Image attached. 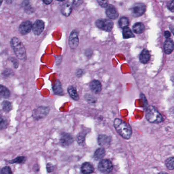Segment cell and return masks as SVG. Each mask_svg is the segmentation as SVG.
<instances>
[{"instance_id":"6da1fadb","label":"cell","mask_w":174,"mask_h":174,"mask_svg":"<svg viewBox=\"0 0 174 174\" xmlns=\"http://www.w3.org/2000/svg\"><path fill=\"white\" fill-rule=\"evenodd\" d=\"M113 123L116 131L122 137L126 139L130 138L132 135V129L128 123L118 118L114 120Z\"/></svg>"},{"instance_id":"7a4b0ae2","label":"cell","mask_w":174,"mask_h":174,"mask_svg":"<svg viewBox=\"0 0 174 174\" xmlns=\"http://www.w3.org/2000/svg\"><path fill=\"white\" fill-rule=\"evenodd\" d=\"M11 45L13 48L16 56L22 60L26 59V52L24 45H22L19 39L17 38H13L11 41Z\"/></svg>"},{"instance_id":"3957f363","label":"cell","mask_w":174,"mask_h":174,"mask_svg":"<svg viewBox=\"0 0 174 174\" xmlns=\"http://www.w3.org/2000/svg\"><path fill=\"white\" fill-rule=\"evenodd\" d=\"M146 118L149 122L152 123H160L163 121L160 113L153 106L148 107L146 110Z\"/></svg>"},{"instance_id":"277c9868","label":"cell","mask_w":174,"mask_h":174,"mask_svg":"<svg viewBox=\"0 0 174 174\" xmlns=\"http://www.w3.org/2000/svg\"><path fill=\"white\" fill-rule=\"evenodd\" d=\"M95 24L98 28L107 32L111 31L113 27V23L112 21L106 19H98Z\"/></svg>"},{"instance_id":"5b68a950","label":"cell","mask_w":174,"mask_h":174,"mask_svg":"<svg viewBox=\"0 0 174 174\" xmlns=\"http://www.w3.org/2000/svg\"><path fill=\"white\" fill-rule=\"evenodd\" d=\"M113 166L111 161L107 159L102 160L98 165V169L103 173H109L112 170Z\"/></svg>"},{"instance_id":"8992f818","label":"cell","mask_w":174,"mask_h":174,"mask_svg":"<svg viewBox=\"0 0 174 174\" xmlns=\"http://www.w3.org/2000/svg\"><path fill=\"white\" fill-rule=\"evenodd\" d=\"M49 108L47 107L40 106L34 111V118L36 120H39L47 116L49 113Z\"/></svg>"},{"instance_id":"52a82bcc","label":"cell","mask_w":174,"mask_h":174,"mask_svg":"<svg viewBox=\"0 0 174 174\" xmlns=\"http://www.w3.org/2000/svg\"><path fill=\"white\" fill-rule=\"evenodd\" d=\"M146 6L142 3L135 4L132 9V13L133 16L139 17L143 15L146 11Z\"/></svg>"},{"instance_id":"ba28073f","label":"cell","mask_w":174,"mask_h":174,"mask_svg":"<svg viewBox=\"0 0 174 174\" xmlns=\"http://www.w3.org/2000/svg\"><path fill=\"white\" fill-rule=\"evenodd\" d=\"M69 45L71 49H75L77 48L79 44L78 33L76 31H73L69 36Z\"/></svg>"},{"instance_id":"9c48e42d","label":"cell","mask_w":174,"mask_h":174,"mask_svg":"<svg viewBox=\"0 0 174 174\" xmlns=\"http://www.w3.org/2000/svg\"><path fill=\"white\" fill-rule=\"evenodd\" d=\"M45 28V24L43 21L41 20H37L32 25V30L34 34L38 35L43 31Z\"/></svg>"},{"instance_id":"30bf717a","label":"cell","mask_w":174,"mask_h":174,"mask_svg":"<svg viewBox=\"0 0 174 174\" xmlns=\"http://www.w3.org/2000/svg\"><path fill=\"white\" fill-rule=\"evenodd\" d=\"M32 29V22L30 21H26L22 22L19 27V31L22 35H25L31 31Z\"/></svg>"},{"instance_id":"8fae6325","label":"cell","mask_w":174,"mask_h":174,"mask_svg":"<svg viewBox=\"0 0 174 174\" xmlns=\"http://www.w3.org/2000/svg\"><path fill=\"white\" fill-rule=\"evenodd\" d=\"M60 142L64 147L69 146L73 142V139L71 135L68 133H62L60 139Z\"/></svg>"},{"instance_id":"7c38bea8","label":"cell","mask_w":174,"mask_h":174,"mask_svg":"<svg viewBox=\"0 0 174 174\" xmlns=\"http://www.w3.org/2000/svg\"><path fill=\"white\" fill-rule=\"evenodd\" d=\"M107 6L108 7L107 8L106 11L107 16L111 19H116L118 16V11L116 10V8L111 5H109Z\"/></svg>"},{"instance_id":"4fadbf2b","label":"cell","mask_w":174,"mask_h":174,"mask_svg":"<svg viewBox=\"0 0 174 174\" xmlns=\"http://www.w3.org/2000/svg\"><path fill=\"white\" fill-rule=\"evenodd\" d=\"M98 144L103 147H107L110 144V137L107 136L106 135H100L98 137Z\"/></svg>"},{"instance_id":"5bb4252c","label":"cell","mask_w":174,"mask_h":174,"mask_svg":"<svg viewBox=\"0 0 174 174\" xmlns=\"http://www.w3.org/2000/svg\"><path fill=\"white\" fill-rule=\"evenodd\" d=\"M90 88L93 92L95 94H98L101 92L102 90L101 83L98 80H94L90 83Z\"/></svg>"},{"instance_id":"9a60e30c","label":"cell","mask_w":174,"mask_h":174,"mask_svg":"<svg viewBox=\"0 0 174 174\" xmlns=\"http://www.w3.org/2000/svg\"><path fill=\"white\" fill-rule=\"evenodd\" d=\"M174 49V43L172 40L168 39L165 41L164 43V50L167 54H170L172 52Z\"/></svg>"},{"instance_id":"2e32d148","label":"cell","mask_w":174,"mask_h":174,"mask_svg":"<svg viewBox=\"0 0 174 174\" xmlns=\"http://www.w3.org/2000/svg\"><path fill=\"white\" fill-rule=\"evenodd\" d=\"M61 13L66 17H69L72 11V5L70 3H66L62 7Z\"/></svg>"},{"instance_id":"e0dca14e","label":"cell","mask_w":174,"mask_h":174,"mask_svg":"<svg viewBox=\"0 0 174 174\" xmlns=\"http://www.w3.org/2000/svg\"><path fill=\"white\" fill-rule=\"evenodd\" d=\"M150 59V53L147 50L144 49L139 56V60L142 64H147Z\"/></svg>"},{"instance_id":"ac0fdd59","label":"cell","mask_w":174,"mask_h":174,"mask_svg":"<svg viewBox=\"0 0 174 174\" xmlns=\"http://www.w3.org/2000/svg\"><path fill=\"white\" fill-rule=\"evenodd\" d=\"M94 170V167L90 163H84L81 167V171L83 174H91Z\"/></svg>"},{"instance_id":"d6986e66","label":"cell","mask_w":174,"mask_h":174,"mask_svg":"<svg viewBox=\"0 0 174 174\" xmlns=\"http://www.w3.org/2000/svg\"><path fill=\"white\" fill-rule=\"evenodd\" d=\"M144 25L142 22H137L133 27V32L135 33L140 34L144 31Z\"/></svg>"},{"instance_id":"ffe728a7","label":"cell","mask_w":174,"mask_h":174,"mask_svg":"<svg viewBox=\"0 0 174 174\" xmlns=\"http://www.w3.org/2000/svg\"><path fill=\"white\" fill-rule=\"evenodd\" d=\"M68 93L70 97L75 101H78L79 100L78 94L77 93V90L73 86H69L67 89Z\"/></svg>"},{"instance_id":"44dd1931","label":"cell","mask_w":174,"mask_h":174,"mask_svg":"<svg viewBox=\"0 0 174 174\" xmlns=\"http://www.w3.org/2000/svg\"><path fill=\"white\" fill-rule=\"evenodd\" d=\"M53 91L54 93L58 95H63V90L62 88L61 84L59 81H57L54 86H53Z\"/></svg>"},{"instance_id":"7402d4cb","label":"cell","mask_w":174,"mask_h":174,"mask_svg":"<svg viewBox=\"0 0 174 174\" xmlns=\"http://www.w3.org/2000/svg\"><path fill=\"white\" fill-rule=\"evenodd\" d=\"M10 95V92L5 86L0 85V96L4 98H8Z\"/></svg>"},{"instance_id":"603a6c76","label":"cell","mask_w":174,"mask_h":174,"mask_svg":"<svg viewBox=\"0 0 174 174\" xmlns=\"http://www.w3.org/2000/svg\"><path fill=\"white\" fill-rule=\"evenodd\" d=\"M105 149L103 148H99L96 151L94 154V157L95 159L99 160L103 158L105 155Z\"/></svg>"},{"instance_id":"cb8c5ba5","label":"cell","mask_w":174,"mask_h":174,"mask_svg":"<svg viewBox=\"0 0 174 174\" xmlns=\"http://www.w3.org/2000/svg\"><path fill=\"white\" fill-rule=\"evenodd\" d=\"M123 37L124 38H132L134 37V35L133 33L132 32L131 29L128 28V27L123 28Z\"/></svg>"},{"instance_id":"d4e9b609","label":"cell","mask_w":174,"mask_h":174,"mask_svg":"<svg viewBox=\"0 0 174 174\" xmlns=\"http://www.w3.org/2000/svg\"><path fill=\"white\" fill-rule=\"evenodd\" d=\"M22 7L24 8L25 10L27 13H30L33 12V9L30 5V2L29 0H25L22 3Z\"/></svg>"},{"instance_id":"484cf974","label":"cell","mask_w":174,"mask_h":174,"mask_svg":"<svg viewBox=\"0 0 174 174\" xmlns=\"http://www.w3.org/2000/svg\"><path fill=\"white\" fill-rule=\"evenodd\" d=\"M2 107L3 110L6 112H9L12 110V106L11 103L8 101H4L2 103Z\"/></svg>"},{"instance_id":"4316f807","label":"cell","mask_w":174,"mask_h":174,"mask_svg":"<svg viewBox=\"0 0 174 174\" xmlns=\"http://www.w3.org/2000/svg\"><path fill=\"white\" fill-rule=\"evenodd\" d=\"M119 26L121 28H123L127 27L129 25V19L126 17H122L121 18L118 22Z\"/></svg>"},{"instance_id":"83f0119b","label":"cell","mask_w":174,"mask_h":174,"mask_svg":"<svg viewBox=\"0 0 174 174\" xmlns=\"http://www.w3.org/2000/svg\"><path fill=\"white\" fill-rule=\"evenodd\" d=\"M174 158L170 157L167 159L165 161V165L167 166V168L170 170H173L174 168Z\"/></svg>"},{"instance_id":"f1b7e54d","label":"cell","mask_w":174,"mask_h":174,"mask_svg":"<svg viewBox=\"0 0 174 174\" xmlns=\"http://www.w3.org/2000/svg\"><path fill=\"white\" fill-rule=\"evenodd\" d=\"M8 121L6 118L0 116V129H5L7 127Z\"/></svg>"},{"instance_id":"f546056e","label":"cell","mask_w":174,"mask_h":174,"mask_svg":"<svg viewBox=\"0 0 174 174\" xmlns=\"http://www.w3.org/2000/svg\"><path fill=\"white\" fill-rule=\"evenodd\" d=\"M25 161H26V157L22 156V157H17L15 159L11 160L10 163H21L24 162Z\"/></svg>"},{"instance_id":"4dcf8cb0","label":"cell","mask_w":174,"mask_h":174,"mask_svg":"<svg viewBox=\"0 0 174 174\" xmlns=\"http://www.w3.org/2000/svg\"><path fill=\"white\" fill-rule=\"evenodd\" d=\"M97 1L98 3L102 7H106L108 5V0H97Z\"/></svg>"},{"instance_id":"1f68e13d","label":"cell","mask_w":174,"mask_h":174,"mask_svg":"<svg viewBox=\"0 0 174 174\" xmlns=\"http://www.w3.org/2000/svg\"><path fill=\"white\" fill-rule=\"evenodd\" d=\"M1 173L2 174H12V172L11 171V168L9 167H5L2 168L1 170Z\"/></svg>"},{"instance_id":"d6a6232c","label":"cell","mask_w":174,"mask_h":174,"mask_svg":"<svg viewBox=\"0 0 174 174\" xmlns=\"http://www.w3.org/2000/svg\"><path fill=\"white\" fill-rule=\"evenodd\" d=\"M86 100L88 101L89 103H95L96 101V99L94 97V96L90 95H88V96L86 97Z\"/></svg>"},{"instance_id":"836d02e7","label":"cell","mask_w":174,"mask_h":174,"mask_svg":"<svg viewBox=\"0 0 174 174\" xmlns=\"http://www.w3.org/2000/svg\"><path fill=\"white\" fill-rule=\"evenodd\" d=\"M83 3V0H74L73 5L75 7H77L81 5Z\"/></svg>"},{"instance_id":"e575fe53","label":"cell","mask_w":174,"mask_h":174,"mask_svg":"<svg viewBox=\"0 0 174 174\" xmlns=\"http://www.w3.org/2000/svg\"><path fill=\"white\" fill-rule=\"evenodd\" d=\"M168 7L170 11H174V0H171L168 5Z\"/></svg>"},{"instance_id":"d590c367","label":"cell","mask_w":174,"mask_h":174,"mask_svg":"<svg viewBox=\"0 0 174 174\" xmlns=\"http://www.w3.org/2000/svg\"><path fill=\"white\" fill-rule=\"evenodd\" d=\"M47 169L48 172H52L54 170V165L51 163H48L47 165Z\"/></svg>"},{"instance_id":"8d00e7d4","label":"cell","mask_w":174,"mask_h":174,"mask_svg":"<svg viewBox=\"0 0 174 174\" xmlns=\"http://www.w3.org/2000/svg\"><path fill=\"white\" fill-rule=\"evenodd\" d=\"M164 35L166 38H168L170 36V33L168 31H165V34H164Z\"/></svg>"},{"instance_id":"74e56055","label":"cell","mask_w":174,"mask_h":174,"mask_svg":"<svg viewBox=\"0 0 174 174\" xmlns=\"http://www.w3.org/2000/svg\"><path fill=\"white\" fill-rule=\"evenodd\" d=\"M45 4H50L52 3L53 0H43Z\"/></svg>"},{"instance_id":"f35d334b","label":"cell","mask_w":174,"mask_h":174,"mask_svg":"<svg viewBox=\"0 0 174 174\" xmlns=\"http://www.w3.org/2000/svg\"><path fill=\"white\" fill-rule=\"evenodd\" d=\"M2 2H3V0H0V6L2 4Z\"/></svg>"},{"instance_id":"ab89813d","label":"cell","mask_w":174,"mask_h":174,"mask_svg":"<svg viewBox=\"0 0 174 174\" xmlns=\"http://www.w3.org/2000/svg\"><path fill=\"white\" fill-rule=\"evenodd\" d=\"M57 1H60V2H63V1H65V0H57Z\"/></svg>"},{"instance_id":"60d3db41","label":"cell","mask_w":174,"mask_h":174,"mask_svg":"<svg viewBox=\"0 0 174 174\" xmlns=\"http://www.w3.org/2000/svg\"><path fill=\"white\" fill-rule=\"evenodd\" d=\"M0 172L1 173V172Z\"/></svg>"}]
</instances>
